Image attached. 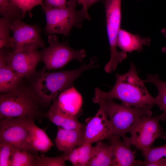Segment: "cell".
Listing matches in <instances>:
<instances>
[{"instance_id":"9a60e30c","label":"cell","mask_w":166,"mask_h":166,"mask_svg":"<svg viewBox=\"0 0 166 166\" xmlns=\"http://www.w3.org/2000/svg\"><path fill=\"white\" fill-rule=\"evenodd\" d=\"M46 117L58 127L67 129L84 128V124L77 119V117L65 112L61 108L57 98L54 99L46 113Z\"/></svg>"},{"instance_id":"d4e9b609","label":"cell","mask_w":166,"mask_h":166,"mask_svg":"<svg viewBox=\"0 0 166 166\" xmlns=\"http://www.w3.org/2000/svg\"><path fill=\"white\" fill-rule=\"evenodd\" d=\"M0 14L14 20L24 18L22 10L10 0H0Z\"/></svg>"},{"instance_id":"ffe728a7","label":"cell","mask_w":166,"mask_h":166,"mask_svg":"<svg viewBox=\"0 0 166 166\" xmlns=\"http://www.w3.org/2000/svg\"><path fill=\"white\" fill-rule=\"evenodd\" d=\"M143 81L144 83H152L156 86L158 93L155 97V105L159 107L160 111H163L160 115L161 120L166 121V82L161 80L157 74H148L147 79Z\"/></svg>"},{"instance_id":"7402d4cb","label":"cell","mask_w":166,"mask_h":166,"mask_svg":"<svg viewBox=\"0 0 166 166\" xmlns=\"http://www.w3.org/2000/svg\"><path fill=\"white\" fill-rule=\"evenodd\" d=\"M35 155L26 149L16 148L10 166H38Z\"/></svg>"},{"instance_id":"1f68e13d","label":"cell","mask_w":166,"mask_h":166,"mask_svg":"<svg viewBox=\"0 0 166 166\" xmlns=\"http://www.w3.org/2000/svg\"><path fill=\"white\" fill-rule=\"evenodd\" d=\"M145 166H166V158H162L156 161L148 163Z\"/></svg>"},{"instance_id":"f546056e","label":"cell","mask_w":166,"mask_h":166,"mask_svg":"<svg viewBox=\"0 0 166 166\" xmlns=\"http://www.w3.org/2000/svg\"><path fill=\"white\" fill-rule=\"evenodd\" d=\"M64 154L66 161H70L73 166H77L80 156V152L78 147L75 148L68 154Z\"/></svg>"},{"instance_id":"3957f363","label":"cell","mask_w":166,"mask_h":166,"mask_svg":"<svg viewBox=\"0 0 166 166\" xmlns=\"http://www.w3.org/2000/svg\"><path fill=\"white\" fill-rule=\"evenodd\" d=\"M100 90L98 88L95 89L93 101L98 104L106 113L111 123L113 135L121 137L126 143L128 137L127 133L141 117L152 115L151 109L153 105L134 107L120 104L103 96Z\"/></svg>"},{"instance_id":"4dcf8cb0","label":"cell","mask_w":166,"mask_h":166,"mask_svg":"<svg viewBox=\"0 0 166 166\" xmlns=\"http://www.w3.org/2000/svg\"><path fill=\"white\" fill-rule=\"evenodd\" d=\"M67 0H45L43 4L47 6L63 8L67 6Z\"/></svg>"},{"instance_id":"5b68a950","label":"cell","mask_w":166,"mask_h":166,"mask_svg":"<svg viewBox=\"0 0 166 166\" xmlns=\"http://www.w3.org/2000/svg\"><path fill=\"white\" fill-rule=\"evenodd\" d=\"M76 1L69 0L66 6L54 8L45 6L42 8L45 14L46 34H59L68 36L73 27L80 28L84 19L90 20L88 14L82 9L77 11L76 9Z\"/></svg>"},{"instance_id":"484cf974","label":"cell","mask_w":166,"mask_h":166,"mask_svg":"<svg viewBox=\"0 0 166 166\" xmlns=\"http://www.w3.org/2000/svg\"><path fill=\"white\" fill-rule=\"evenodd\" d=\"M142 154L144 159L142 161L141 166L156 161L163 157L166 158V144L158 147H151Z\"/></svg>"},{"instance_id":"d6986e66","label":"cell","mask_w":166,"mask_h":166,"mask_svg":"<svg viewBox=\"0 0 166 166\" xmlns=\"http://www.w3.org/2000/svg\"><path fill=\"white\" fill-rule=\"evenodd\" d=\"M30 143L34 151L42 153L47 152L54 145L45 129L38 127L35 123L32 127Z\"/></svg>"},{"instance_id":"277c9868","label":"cell","mask_w":166,"mask_h":166,"mask_svg":"<svg viewBox=\"0 0 166 166\" xmlns=\"http://www.w3.org/2000/svg\"><path fill=\"white\" fill-rule=\"evenodd\" d=\"M114 86L106 92L100 90L104 96L113 99H117L127 106L139 107L156 104V99L149 93L143 80L139 77L136 67L132 63L126 73L116 74Z\"/></svg>"},{"instance_id":"52a82bcc","label":"cell","mask_w":166,"mask_h":166,"mask_svg":"<svg viewBox=\"0 0 166 166\" xmlns=\"http://www.w3.org/2000/svg\"><path fill=\"white\" fill-rule=\"evenodd\" d=\"M160 120V115L154 117L148 115L141 117L130 131L131 136L128 137L126 144L134 146L142 154L152 147L156 139L166 140V131L161 127Z\"/></svg>"},{"instance_id":"e575fe53","label":"cell","mask_w":166,"mask_h":166,"mask_svg":"<svg viewBox=\"0 0 166 166\" xmlns=\"http://www.w3.org/2000/svg\"><path fill=\"white\" fill-rule=\"evenodd\" d=\"M76 1L79 4L81 5L82 7H84L85 5L86 0H76Z\"/></svg>"},{"instance_id":"7a4b0ae2","label":"cell","mask_w":166,"mask_h":166,"mask_svg":"<svg viewBox=\"0 0 166 166\" xmlns=\"http://www.w3.org/2000/svg\"><path fill=\"white\" fill-rule=\"evenodd\" d=\"M96 60L92 58L88 64H83L71 70L51 71L44 66L26 78L28 83L43 101L49 107L53 100L65 90L72 87L74 82L85 71L98 68Z\"/></svg>"},{"instance_id":"603a6c76","label":"cell","mask_w":166,"mask_h":166,"mask_svg":"<svg viewBox=\"0 0 166 166\" xmlns=\"http://www.w3.org/2000/svg\"><path fill=\"white\" fill-rule=\"evenodd\" d=\"M102 142L101 141L99 142L94 146L92 144H88L78 146L80 156L77 166H86L87 164L99 150Z\"/></svg>"},{"instance_id":"6da1fadb","label":"cell","mask_w":166,"mask_h":166,"mask_svg":"<svg viewBox=\"0 0 166 166\" xmlns=\"http://www.w3.org/2000/svg\"><path fill=\"white\" fill-rule=\"evenodd\" d=\"M12 91L0 95V120L24 117L41 123L49 108L24 79Z\"/></svg>"},{"instance_id":"7c38bea8","label":"cell","mask_w":166,"mask_h":166,"mask_svg":"<svg viewBox=\"0 0 166 166\" xmlns=\"http://www.w3.org/2000/svg\"><path fill=\"white\" fill-rule=\"evenodd\" d=\"M8 65L19 75L27 78L34 73L42 60V51L39 49L13 52L10 49L7 55Z\"/></svg>"},{"instance_id":"ac0fdd59","label":"cell","mask_w":166,"mask_h":166,"mask_svg":"<svg viewBox=\"0 0 166 166\" xmlns=\"http://www.w3.org/2000/svg\"><path fill=\"white\" fill-rule=\"evenodd\" d=\"M149 38H142L121 29L117 40V47L126 53L142 51L144 46L150 45Z\"/></svg>"},{"instance_id":"44dd1931","label":"cell","mask_w":166,"mask_h":166,"mask_svg":"<svg viewBox=\"0 0 166 166\" xmlns=\"http://www.w3.org/2000/svg\"><path fill=\"white\" fill-rule=\"evenodd\" d=\"M113 156L111 145L102 142L97 153L87 164L86 166H111Z\"/></svg>"},{"instance_id":"8fae6325","label":"cell","mask_w":166,"mask_h":166,"mask_svg":"<svg viewBox=\"0 0 166 166\" xmlns=\"http://www.w3.org/2000/svg\"><path fill=\"white\" fill-rule=\"evenodd\" d=\"M85 122L83 137L78 146L109 139L113 136L111 121L101 107L95 115L87 118Z\"/></svg>"},{"instance_id":"d590c367","label":"cell","mask_w":166,"mask_h":166,"mask_svg":"<svg viewBox=\"0 0 166 166\" xmlns=\"http://www.w3.org/2000/svg\"></svg>"},{"instance_id":"9c48e42d","label":"cell","mask_w":166,"mask_h":166,"mask_svg":"<svg viewBox=\"0 0 166 166\" xmlns=\"http://www.w3.org/2000/svg\"><path fill=\"white\" fill-rule=\"evenodd\" d=\"M34 121L24 117L0 120V143H7L16 148L26 149L34 153L30 144Z\"/></svg>"},{"instance_id":"30bf717a","label":"cell","mask_w":166,"mask_h":166,"mask_svg":"<svg viewBox=\"0 0 166 166\" xmlns=\"http://www.w3.org/2000/svg\"><path fill=\"white\" fill-rule=\"evenodd\" d=\"M21 18L14 20L11 26V50L17 52L23 50H38L45 47L41 36V28L38 25H30Z\"/></svg>"},{"instance_id":"ba28073f","label":"cell","mask_w":166,"mask_h":166,"mask_svg":"<svg viewBox=\"0 0 166 166\" xmlns=\"http://www.w3.org/2000/svg\"><path fill=\"white\" fill-rule=\"evenodd\" d=\"M48 42L49 46L43 48L42 51V61L47 70L61 69L74 60L81 62L86 57V53L84 49H74L69 46L67 40L61 42L55 35H49Z\"/></svg>"},{"instance_id":"83f0119b","label":"cell","mask_w":166,"mask_h":166,"mask_svg":"<svg viewBox=\"0 0 166 166\" xmlns=\"http://www.w3.org/2000/svg\"><path fill=\"white\" fill-rule=\"evenodd\" d=\"M22 11L23 18L28 13L30 17L32 16V10L38 5L42 6L45 0H10Z\"/></svg>"},{"instance_id":"2e32d148","label":"cell","mask_w":166,"mask_h":166,"mask_svg":"<svg viewBox=\"0 0 166 166\" xmlns=\"http://www.w3.org/2000/svg\"><path fill=\"white\" fill-rule=\"evenodd\" d=\"M84 130V128L67 129L58 127L55 139L57 149L65 154L69 153L78 146L82 138Z\"/></svg>"},{"instance_id":"4fadbf2b","label":"cell","mask_w":166,"mask_h":166,"mask_svg":"<svg viewBox=\"0 0 166 166\" xmlns=\"http://www.w3.org/2000/svg\"><path fill=\"white\" fill-rule=\"evenodd\" d=\"M109 139L113 156L112 166H141L142 161L136 159L135 151L122 141L119 136L113 135Z\"/></svg>"},{"instance_id":"e0dca14e","label":"cell","mask_w":166,"mask_h":166,"mask_svg":"<svg viewBox=\"0 0 166 166\" xmlns=\"http://www.w3.org/2000/svg\"><path fill=\"white\" fill-rule=\"evenodd\" d=\"M57 99L61 109L67 113L78 117L81 113L82 97L73 86L61 92Z\"/></svg>"},{"instance_id":"8992f818","label":"cell","mask_w":166,"mask_h":166,"mask_svg":"<svg viewBox=\"0 0 166 166\" xmlns=\"http://www.w3.org/2000/svg\"><path fill=\"white\" fill-rule=\"evenodd\" d=\"M121 3V0H106L105 2L106 31L111 53L110 60L104 68L108 73L114 71L127 57V53L117 49V38L122 19Z\"/></svg>"},{"instance_id":"5bb4252c","label":"cell","mask_w":166,"mask_h":166,"mask_svg":"<svg viewBox=\"0 0 166 166\" xmlns=\"http://www.w3.org/2000/svg\"><path fill=\"white\" fill-rule=\"evenodd\" d=\"M9 49H0V93L10 92L20 84L25 78L19 75L8 65L7 55Z\"/></svg>"},{"instance_id":"cb8c5ba5","label":"cell","mask_w":166,"mask_h":166,"mask_svg":"<svg viewBox=\"0 0 166 166\" xmlns=\"http://www.w3.org/2000/svg\"><path fill=\"white\" fill-rule=\"evenodd\" d=\"M14 20L5 17L0 18V49L6 48L11 50V37L10 34L11 25Z\"/></svg>"},{"instance_id":"4316f807","label":"cell","mask_w":166,"mask_h":166,"mask_svg":"<svg viewBox=\"0 0 166 166\" xmlns=\"http://www.w3.org/2000/svg\"><path fill=\"white\" fill-rule=\"evenodd\" d=\"M38 166H65L66 160L64 154L61 156L51 157L42 153L40 156L36 154Z\"/></svg>"},{"instance_id":"836d02e7","label":"cell","mask_w":166,"mask_h":166,"mask_svg":"<svg viewBox=\"0 0 166 166\" xmlns=\"http://www.w3.org/2000/svg\"><path fill=\"white\" fill-rule=\"evenodd\" d=\"M161 32L164 36L166 37V29H163L161 31ZM162 51L164 53H166V47L163 48Z\"/></svg>"},{"instance_id":"f1b7e54d","label":"cell","mask_w":166,"mask_h":166,"mask_svg":"<svg viewBox=\"0 0 166 166\" xmlns=\"http://www.w3.org/2000/svg\"><path fill=\"white\" fill-rule=\"evenodd\" d=\"M15 148L8 144L0 143V166H10L11 157Z\"/></svg>"},{"instance_id":"d6a6232c","label":"cell","mask_w":166,"mask_h":166,"mask_svg":"<svg viewBox=\"0 0 166 166\" xmlns=\"http://www.w3.org/2000/svg\"><path fill=\"white\" fill-rule=\"evenodd\" d=\"M100 0H86L85 5L82 9L88 13V10L89 8Z\"/></svg>"}]
</instances>
